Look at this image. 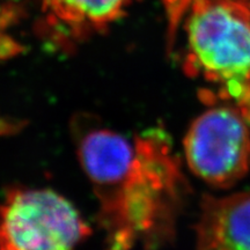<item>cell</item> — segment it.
I'll list each match as a JSON object with an SVG mask.
<instances>
[{"mask_svg": "<svg viewBox=\"0 0 250 250\" xmlns=\"http://www.w3.org/2000/svg\"><path fill=\"white\" fill-rule=\"evenodd\" d=\"M72 133L98 202L104 250L153 249L167 241L184 181L166 132L127 136L83 116L73 122Z\"/></svg>", "mask_w": 250, "mask_h": 250, "instance_id": "1", "label": "cell"}, {"mask_svg": "<svg viewBox=\"0 0 250 250\" xmlns=\"http://www.w3.org/2000/svg\"><path fill=\"white\" fill-rule=\"evenodd\" d=\"M189 76L218 87L239 105L250 96V4L247 0H193L187 12Z\"/></svg>", "mask_w": 250, "mask_h": 250, "instance_id": "2", "label": "cell"}, {"mask_svg": "<svg viewBox=\"0 0 250 250\" xmlns=\"http://www.w3.org/2000/svg\"><path fill=\"white\" fill-rule=\"evenodd\" d=\"M89 234L79 211L54 190L18 188L0 203V250H74Z\"/></svg>", "mask_w": 250, "mask_h": 250, "instance_id": "3", "label": "cell"}, {"mask_svg": "<svg viewBox=\"0 0 250 250\" xmlns=\"http://www.w3.org/2000/svg\"><path fill=\"white\" fill-rule=\"evenodd\" d=\"M190 170L215 188H228L250 169V132L241 111L220 107L198 116L184 138Z\"/></svg>", "mask_w": 250, "mask_h": 250, "instance_id": "4", "label": "cell"}, {"mask_svg": "<svg viewBox=\"0 0 250 250\" xmlns=\"http://www.w3.org/2000/svg\"><path fill=\"white\" fill-rule=\"evenodd\" d=\"M195 250H250V191L205 197Z\"/></svg>", "mask_w": 250, "mask_h": 250, "instance_id": "5", "label": "cell"}, {"mask_svg": "<svg viewBox=\"0 0 250 250\" xmlns=\"http://www.w3.org/2000/svg\"><path fill=\"white\" fill-rule=\"evenodd\" d=\"M136 0H37L48 28L62 39L81 41L124 17Z\"/></svg>", "mask_w": 250, "mask_h": 250, "instance_id": "6", "label": "cell"}, {"mask_svg": "<svg viewBox=\"0 0 250 250\" xmlns=\"http://www.w3.org/2000/svg\"><path fill=\"white\" fill-rule=\"evenodd\" d=\"M162 1L167 11L168 21H169V39L171 40L193 0H162Z\"/></svg>", "mask_w": 250, "mask_h": 250, "instance_id": "7", "label": "cell"}, {"mask_svg": "<svg viewBox=\"0 0 250 250\" xmlns=\"http://www.w3.org/2000/svg\"><path fill=\"white\" fill-rule=\"evenodd\" d=\"M20 51L21 45L13 36L7 34L6 26L2 23V20H0V62L19 55Z\"/></svg>", "mask_w": 250, "mask_h": 250, "instance_id": "8", "label": "cell"}, {"mask_svg": "<svg viewBox=\"0 0 250 250\" xmlns=\"http://www.w3.org/2000/svg\"><path fill=\"white\" fill-rule=\"evenodd\" d=\"M240 110H241V114L243 115V117H245L247 121L250 122V96L249 99L243 103V104L240 105Z\"/></svg>", "mask_w": 250, "mask_h": 250, "instance_id": "9", "label": "cell"}]
</instances>
